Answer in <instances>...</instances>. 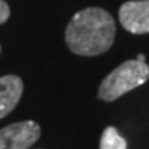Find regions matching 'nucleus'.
<instances>
[{
  "instance_id": "obj_6",
  "label": "nucleus",
  "mask_w": 149,
  "mask_h": 149,
  "mask_svg": "<svg viewBox=\"0 0 149 149\" xmlns=\"http://www.w3.org/2000/svg\"><path fill=\"white\" fill-rule=\"evenodd\" d=\"M126 140L119 134L114 126H108L100 137V149H126Z\"/></svg>"
},
{
  "instance_id": "obj_4",
  "label": "nucleus",
  "mask_w": 149,
  "mask_h": 149,
  "mask_svg": "<svg viewBox=\"0 0 149 149\" xmlns=\"http://www.w3.org/2000/svg\"><path fill=\"white\" fill-rule=\"evenodd\" d=\"M119 20L123 28L131 33L149 32V0L125 2L119 9Z\"/></svg>"
},
{
  "instance_id": "obj_2",
  "label": "nucleus",
  "mask_w": 149,
  "mask_h": 149,
  "mask_svg": "<svg viewBox=\"0 0 149 149\" xmlns=\"http://www.w3.org/2000/svg\"><path fill=\"white\" fill-rule=\"evenodd\" d=\"M149 79V65L146 61L130 59L116 67L102 81L99 87V99L113 102L122 94L143 85Z\"/></svg>"
},
{
  "instance_id": "obj_7",
  "label": "nucleus",
  "mask_w": 149,
  "mask_h": 149,
  "mask_svg": "<svg viewBox=\"0 0 149 149\" xmlns=\"http://www.w3.org/2000/svg\"><path fill=\"white\" fill-rule=\"evenodd\" d=\"M9 18V6L5 0H0V24H3Z\"/></svg>"
},
{
  "instance_id": "obj_8",
  "label": "nucleus",
  "mask_w": 149,
  "mask_h": 149,
  "mask_svg": "<svg viewBox=\"0 0 149 149\" xmlns=\"http://www.w3.org/2000/svg\"><path fill=\"white\" fill-rule=\"evenodd\" d=\"M135 59H139V61H146V58H145V55H141V53H140V55H139L137 58H135Z\"/></svg>"
},
{
  "instance_id": "obj_1",
  "label": "nucleus",
  "mask_w": 149,
  "mask_h": 149,
  "mask_svg": "<svg viewBox=\"0 0 149 149\" xmlns=\"http://www.w3.org/2000/svg\"><path fill=\"white\" fill-rule=\"evenodd\" d=\"M114 37V18L108 11L96 6L76 12L65 29L69 49L81 56H96L107 52L113 46Z\"/></svg>"
},
{
  "instance_id": "obj_3",
  "label": "nucleus",
  "mask_w": 149,
  "mask_h": 149,
  "mask_svg": "<svg viewBox=\"0 0 149 149\" xmlns=\"http://www.w3.org/2000/svg\"><path fill=\"white\" fill-rule=\"evenodd\" d=\"M40 135L41 128L37 122H17L0 130V149H29Z\"/></svg>"
},
{
  "instance_id": "obj_5",
  "label": "nucleus",
  "mask_w": 149,
  "mask_h": 149,
  "mask_svg": "<svg viewBox=\"0 0 149 149\" xmlns=\"http://www.w3.org/2000/svg\"><path fill=\"white\" fill-rule=\"evenodd\" d=\"M23 94V81L15 74H6L0 78V119L17 107Z\"/></svg>"
}]
</instances>
